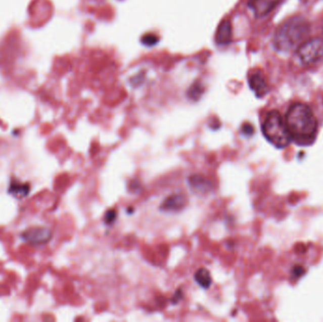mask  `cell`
<instances>
[{"label": "cell", "mask_w": 323, "mask_h": 322, "mask_svg": "<svg viewBox=\"0 0 323 322\" xmlns=\"http://www.w3.org/2000/svg\"><path fill=\"white\" fill-rule=\"evenodd\" d=\"M287 129L291 140L300 147L315 143L317 135V121L313 111L304 103H294L286 115Z\"/></svg>", "instance_id": "1"}, {"label": "cell", "mask_w": 323, "mask_h": 322, "mask_svg": "<svg viewBox=\"0 0 323 322\" xmlns=\"http://www.w3.org/2000/svg\"><path fill=\"white\" fill-rule=\"evenodd\" d=\"M310 24L304 18L294 16L283 23L273 38L274 49L288 53L298 49L310 34Z\"/></svg>", "instance_id": "2"}, {"label": "cell", "mask_w": 323, "mask_h": 322, "mask_svg": "<svg viewBox=\"0 0 323 322\" xmlns=\"http://www.w3.org/2000/svg\"><path fill=\"white\" fill-rule=\"evenodd\" d=\"M262 132L266 140L277 149H285L292 141L286 119L276 110L266 115L262 124Z\"/></svg>", "instance_id": "3"}, {"label": "cell", "mask_w": 323, "mask_h": 322, "mask_svg": "<svg viewBox=\"0 0 323 322\" xmlns=\"http://www.w3.org/2000/svg\"><path fill=\"white\" fill-rule=\"evenodd\" d=\"M297 55L305 66H313L323 59V40L314 38L306 40L297 49Z\"/></svg>", "instance_id": "4"}, {"label": "cell", "mask_w": 323, "mask_h": 322, "mask_svg": "<svg viewBox=\"0 0 323 322\" xmlns=\"http://www.w3.org/2000/svg\"><path fill=\"white\" fill-rule=\"evenodd\" d=\"M22 239L32 246L49 243L52 238V232L44 227H32L21 235Z\"/></svg>", "instance_id": "5"}, {"label": "cell", "mask_w": 323, "mask_h": 322, "mask_svg": "<svg viewBox=\"0 0 323 322\" xmlns=\"http://www.w3.org/2000/svg\"><path fill=\"white\" fill-rule=\"evenodd\" d=\"M187 196L182 194H173L163 201L160 210L164 213H178L187 206Z\"/></svg>", "instance_id": "6"}, {"label": "cell", "mask_w": 323, "mask_h": 322, "mask_svg": "<svg viewBox=\"0 0 323 322\" xmlns=\"http://www.w3.org/2000/svg\"><path fill=\"white\" fill-rule=\"evenodd\" d=\"M249 85L255 96L261 99L268 93V86L264 74L260 70L251 72L249 76Z\"/></svg>", "instance_id": "7"}, {"label": "cell", "mask_w": 323, "mask_h": 322, "mask_svg": "<svg viewBox=\"0 0 323 322\" xmlns=\"http://www.w3.org/2000/svg\"><path fill=\"white\" fill-rule=\"evenodd\" d=\"M282 0H250L249 7L258 17H263L270 14L279 5Z\"/></svg>", "instance_id": "8"}, {"label": "cell", "mask_w": 323, "mask_h": 322, "mask_svg": "<svg viewBox=\"0 0 323 322\" xmlns=\"http://www.w3.org/2000/svg\"><path fill=\"white\" fill-rule=\"evenodd\" d=\"M188 186L190 187L191 190H193V192L197 194H207L213 189V185L212 182L206 179L205 177L199 175V174H194L188 177L187 179Z\"/></svg>", "instance_id": "9"}, {"label": "cell", "mask_w": 323, "mask_h": 322, "mask_svg": "<svg viewBox=\"0 0 323 322\" xmlns=\"http://www.w3.org/2000/svg\"><path fill=\"white\" fill-rule=\"evenodd\" d=\"M232 24L228 19L223 20L215 33V42L220 45H226L232 41Z\"/></svg>", "instance_id": "10"}, {"label": "cell", "mask_w": 323, "mask_h": 322, "mask_svg": "<svg viewBox=\"0 0 323 322\" xmlns=\"http://www.w3.org/2000/svg\"><path fill=\"white\" fill-rule=\"evenodd\" d=\"M8 192L18 200L24 199L29 196L30 192V186L27 182H21L15 179H12Z\"/></svg>", "instance_id": "11"}, {"label": "cell", "mask_w": 323, "mask_h": 322, "mask_svg": "<svg viewBox=\"0 0 323 322\" xmlns=\"http://www.w3.org/2000/svg\"><path fill=\"white\" fill-rule=\"evenodd\" d=\"M194 279L196 283L204 289H207L211 287L212 282H213L208 269L203 268V267L198 269L197 272L195 273Z\"/></svg>", "instance_id": "12"}, {"label": "cell", "mask_w": 323, "mask_h": 322, "mask_svg": "<svg viewBox=\"0 0 323 322\" xmlns=\"http://www.w3.org/2000/svg\"><path fill=\"white\" fill-rule=\"evenodd\" d=\"M203 94V88L200 85H193L188 91V96L191 100L198 101L201 98V95Z\"/></svg>", "instance_id": "13"}, {"label": "cell", "mask_w": 323, "mask_h": 322, "mask_svg": "<svg viewBox=\"0 0 323 322\" xmlns=\"http://www.w3.org/2000/svg\"><path fill=\"white\" fill-rule=\"evenodd\" d=\"M158 42V37L155 35V34H152V33L146 34V35L143 36V38H142V43H143L144 45H147V47H153V45H155Z\"/></svg>", "instance_id": "14"}, {"label": "cell", "mask_w": 323, "mask_h": 322, "mask_svg": "<svg viewBox=\"0 0 323 322\" xmlns=\"http://www.w3.org/2000/svg\"><path fill=\"white\" fill-rule=\"evenodd\" d=\"M116 219V212L115 210H109L104 215V221L107 225H112Z\"/></svg>", "instance_id": "15"}, {"label": "cell", "mask_w": 323, "mask_h": 322, "mask_svg": "<svg viewBox=\"0 0 323 322\" xmlns=\"http://www.w3.org/2000/svg\"><path fill=\"white\" fill-rule=\"evenodd\" d=\"M182 298H183L182 291H181V288H179V289H178V290L176 291V293L174 294V296H173L172 299H171L172 304H177L179 301L182 300Z\"/></svg>", "instance_id": "16"}, {"label": "cell", "mask_w": 323, "mask_h": 322, "mask_svg": "<svg viewBox=\"0 0 323 322\" xmlns=\"http://www.w3.org/2000/svg\"><path fill=\"white\" fill-rule=\"evenodd\" d=\"M253 132V128L250 124H245L242 127V133L245 135H251Z\"/></svg>", "instance_id": "17"}, {"label": "cell", "mask_w": 323, "mask_h": 322, "mask_svg": "<svg viewBox=\"0 0 323 322\" xmlns=\"http://www.w3.org/2000/svg\"><path fill=\"white\" fill-rule=\"evenodd\" d=\"M322 35H323V29H322Z\"/></svg>", "instance_id": "18"}]
</instances>
